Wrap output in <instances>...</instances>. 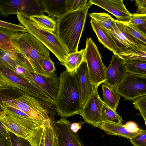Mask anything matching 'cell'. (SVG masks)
Wrapping results in <instances>:
<instances>
[{
  "mask_svg": "<svg viewBox=\"0 0 146 146\" xmlns=\"http://www.w3.org/2000/svg\"><path fill=\"white\" fill-rule=\"evenodd\" d=\"M59 78V88L54 104L57 115L66 118L79 114L82 106L76 70H66L60 73Z\"/></svg>",
  "mask_w": 146,
  "mask_h": 146,
  "instance_id": "1",
  "label": "cell"
},
{
  "mask_svg": "<svg viewBox=\"0 0 146 146\" xmlns=\"http://www.w3.org/2000/svg\"><path fill=\"white\" fill-rule=\"evenodd\" d=\"M92 5L89 0L84 7L76 11L68 12L57 23L56 33L69 54L78 51L88 11Z\"/></svg>",
  "mask_w": 146,
  "mask_h": 146,
  "instance_id": "2",
  "label": "cell"
},
{
  "mask_svg": "<svg viewBox=\"0 0 146 146\" xmlns=\"http://www.w3.org/2000/svg\"><path fill=\"white\" fill-rule=\"evenodd\" d=\"M0 121L10 132L27 140L33 146H39L46 121L19 116L3 109L0 112Z\"/></svg>",
  "mask_w": 146,
  "mask_h": 146,
  "instance_id": "3",
  "label": "cell"
},
{
  "mask_svg": "<svg viewBox=\"0 0 146 146\" xmlns=\"http://www.w3.org/2000/svg\"><path fill=\"white\" fill-rule=\"evenodd\" d=\"M0 104L18 108L34 119L46 121L55 118L56 108L54 104L38 100L29 95L18 92H13Z\"/></svg>",
  "mask_w": 146,
  "mask_h": 146,
  "instance_id": "4",
  "label": "cell"
},
{
  "mask_svg": "<svg viewBox=\"0 0 146 146\" xmlns=\"http://www.w3.org/2000/svg\"><path fill=\"white\" fill-rule=\"evenodd\" d=\"M17 19L20 24L26 29L27 32L44 44L58 60L64 62L69 54L68 51L56 33L42 27L30 17L18 13Z\"/></svg>",
  "mask_w": 146,
  "mask_h": 146,
  "instance_id": "5",
  "label": "cell"
},
{
  "mask_svg": "<svg viewBox=\"0 0 146 146\" xmlns=\"http://www.w3.org/2000/svg\"><path fill=\"white\" fill-rule=\"evenodd\" d=\"M0 90L16 91L54 104V101L38 85L29 82L1 64Z\"/></svg>",
  "mask_w": 146,
  "mask_h": 146,
  "instance_id": "6",
  "label": "cell"
},
{
  "mask_svg": "<svg viewBox=\"0 0 146 146\" xmlns=\"http://www.w3.org/2000/svg\"><path fill=\"white\" fill-rule=\"evenodd\" d=\"M19 50L27 60L31 72L44 76L43 65L45 59L50 56L49 50L33 36L24 32L19 38Z\"/></svg>",
  "mask_w": 146,
  "mask_h": 146,
  "instance_id": "7",
  "label": "cell"
},
{
  "mask_svg": "<svg viewBox=\"0 0 146 146\" xmlns=\"http://www.w3.org/2000/svg\"><path fill=\"white\" fill-rule=\"evenodd\" d=\"M84 59L88 69L90 80L95 88L106 80L107 68L104 64L96 44L90 37L86 41Z\"/></svg>",
  "mask_w": 146,
  "mask_h": 146,
  "instance_id": "8",
  "label": "cell"
},
{
  "mask_svg": "<svg viewBox=\"0 0 146 146\" xmlns=\"http://www.w3.org/2000/svg\"><path fill=\"white\" fill-rule=\"evenodd\" d=\"M41 0H0V14L6 17L19 12L29 17L44 14Z\"/></svg>",
  "mask_w": 146,
  "mask_h": 146,
  "instance_id": "9",
  "label": "cell"
},
{
  "mask_svg": "<svg viewBox=\"0 0 146 146\" xmlns=\"http://www.w3.org/2000/svg\"><path fill=\"white\" fill-rule=\"evenodd\" d=\"M114 89L125 100H133L146 95V76L128 72Z\"/></svg>",
  "mask_w": 146,
  "mask_h": 146,
  "instance_id": "10",
  "label": "cell"
},
{
  "mask_svg": "<svg viewBox=\"0 0 146 146\" xmlns=\"http://www.w3.org/2000/svg\"><path fill=\"white\" fill-rule=\"evenodd\" d=\"M103 28L112 39L117 49V55L126 51L139 49L146 45L141 43L127 33L119 22L116 20L115 25L111 30Z\"/></svg>",
  "mask_w": 146,
  "mask_h": 146,
  "instance_id": "11",
  "label": "cell"
},
{
  "mask_svg": "<svg viewBox=\"0 0 146 146\" xmlns=\"http://www.w3.org/2000/svg\"><path fill=\"white\" fill-rule=\"evenodd\" d=\"M103 103L98 94V89L95 88L79 114L86 123L95 127H100L102 123L101 114Z\"/></svg>",
  "mask_w": 146,
  "mask_h": 146,
  "instance_id": "12",
  "label": "cell"
},
{
  "mask_svg": "<svg viewBox=\"0 0 146 146\" xmlns=\"http://www.w3.org/2000/svg\"><path fill=\"white\" fill-rule=\"evenodd\" d=\"M58 133V146H84L78 133L70 128L71 124L66 118L56 121Z\"/></svg>",
  "mask_w": 146,
  "mask_h": 146,
  "instance_id": "13",
  "label": "cell"
},
{
  "mask_svg": "<svg viewBox=\"0 0 146 146\" xmlns=\"http://www.w3.org/2000/svg\"><path fill=\"white\" fill-rule=\"evenodd\" d=\"M127 72L124 60L117 54H113L110 64L107 68L106 80L104 83L114 88L122 80Z\"/></svg>",
  "mask_w": 146,
  "mask_h": 146,
  "instance_id": "14",
  "label": "cell"
},
{
  "mask_svg": "<svg viewBox=\"0 0 146 146\" xmlns=\"http://www.w3.org/2000/svg\"><path fill=\"white\" fill-rule=\"evenodd\" d=\"M92 5L100 7L111 13L121 22H127L132 13L127 10L122 0H91Z\"/></svg>",
  "mask_w": 146,
  "mask_h": 146,
  "instance_id": "15",
  "label": "cell"
},
{
  "mask_svg": "<svg viewBox=\"0 0 146 146\" xmlns=\"http://www.w3.org/2000/svg\"><path fill=\"white\" fill-rule=\"evenodd\" d=\"M32 79L54 102L58 91L59 77L54 72L48 76L31 72Z\"/></svg>",
  "mask_w": 146,
  "mask_h": 146,
  "instance_id": "16",
  "label": "cell"
},
{
  "mask_svg": "<svg viewBox=\"0 0 146 146\" xmlns=\"http://www.w3.org/2000/svg\"><path fill=\"white\" fill-rule=\"evenodd\" d=\"M76 73L83 107L95 88L90 80L86 62L85 59L76 69Z\"/></svg>",
  "mask_w": 146,
  "mask_h": 146,
  "instance_id": "17",
  "label": "cell"
},
{
  "mask_svg": "<svg viewBox=\"0 0 146 146\" xmlns=\"http://www.w3.org/2000/svg\"><path fill=\"white\" fill-rule=\"evenodd\" d=\"M24 33L0 27V50L4 51L21 52L19 47L18 41Z\"/></svg>",
  "mask_w": 146,
  "mask_h": 146,
  "instance_id": "18",
  "label": "cell"
},
{
  "mask_svg": "<svg viewBox=\"0 0 146 146\" xmlns=\"http://www.w3.org/2000/svg\"><path fill=\"white\" fill-rule=\"evenodd\" d=\"M44 12L56 23L68 12L66 0H41Z\"/></svg>",
  "mask_w": 146,
  "mask_h": 146,
  "instance_id": "19",
  "label": "cell"
},
{
  "mask_svg": "<svg viewBox=\"0 0 146 146\" xmlns=\"http://www.w3.org/2000/svg\"><path fill=\"white\" fill-rule=\"evenodd\" d=\"M100 128L108 134L124 137L129 140L142 131L131 132L128 131L124 125L110 122H102Z\"/></svg>",
  "mask_w": 146,
  "mask_h": 146,
  "instance_id": "20",
  "label": "cell"
},
{
  "mask_svg": "<svg viewBox=\"0 0 146 146\" xmlns=\"http://www.w3.org/2000/svg\"><path fill=\"white\" fill-rule=\"evenodd\" d=\"M90 23L92 28L96 33L99 42L105 47L111 51L114 54H117L116 46L109 34L102 26L92 19Z\"/></svg>",
  "mask_w": 146,
  "mask_h": 146,
  "instance_id": "21",
  "label": "cell"
},
{
  "mask_svg": "<svg viewBox=\"0 0 146 146\" xmlns=\"http://www.w3.org/2000/svg\"><path fill=\"white\" fill-rule=\"evenodd\" d=\"M44 146H58V133L55 118L46 121L44 127Z\"/></svg>",
  "mask_w": 146,
  "mask_h": 146,
  "instance_id": "22",
  "label": "cell"
},
{
  "mask_svg": "<svg viewBox=\"0 0 146 146\" xmlns=\"http://www.w3.org/2000/svg\"><path fill=\"white\" fill-rule=\"evenodd\" d=\"M102 96L104 103L114 111H116L120 99V96L114 88L104 84H102Z\"/></svg>",
  "mask_w": 146,
  "mask_h": 146,
  "instance_id": "23",
  "label": "cell"
},
{
  "mask_svg": "<svg viewBox=\"0 0 146 146\" xmlns=\"http://www.w3.org/2000/svg\"><path fill=\"white\" fill-rule=\"evenodd\" d=\"M85 49L69 54L65 61L60 64L64 66L66 70L71 72L75 71L84 60Z\"/></svg>",
  "mask_w": 146,
  "mask_h": 146,
  "instance_id": "24",
  "label": "cell"
},
{
  "mask_svg": "<svg viewBox=\"0 0 146 146\" xmlns=\"http://www.w3.org/2000/svg\"><path fill=\"white\" fill-rule=\"evenodd\" d=\"M89 16L107 30H111L115 25V20L107 13L94 12L90 13Z\"/></svg>",
  "mask_w": 146,
  "mask_h": 146,
  "instance_id": "25",
  "label": "cell"
},
{
  "mask_svg": "<svg viewBox=\"0 0 146 146\" xmlns=\"http://www.w3.org/2000/svg\"><path fill=\"white\" fill-rule=\"evenodd\" d=\"M127 72L146 76V60H124Z\"/></svg>",
  "mask_w": 146,
  "mask_h": 146,
  "instance_id": "26",
  "label": "cell"
},
{
  "mask_svg": "<svg viewBox=\"0 0 146 146\" xmlns=\"http://www.w3.org/2000/svg\"><path fill=\"white\" fill-rule=\"evenodd\" d=\"M18 53L0 50V64L14 72L16 67L20 65L18 62Z\"/></svg>",
  "mask_w": 146,
  "mask_h": 146,
  "instance_id": "27",
  "label": "cell"
},
{
  "mask_svg": "<svg viewBox=\"0 0 146 146\" xmlns=\"http://www.w3.org/2000/svg\"><path fill=\"white\" fill-rule=\"evenodd\" d=\"M101 119L102 122H110L122 124L123 119L116 111H114L106 105L104 102L101 111Z\"/></svg>",
  "mask_w": 146,
  "mask_h": 146,
  "instance_id": "28",
  "label": "cell"
},
{
  "mask_svg": "<svg viewBox=\"0 0 146 146\" xmlns=\"http://www.w3.org/2000/svg\"><path fill=\"white\" fill-rule=\"evenodd\" d=\"M124 30L141 43L146 44V34L138 27L126 22L119 21Z\"/></svg>",
  "mask_w": 146,
  "mask_h": 146,
  "instance_id": "29",
  "label": "cell"
},
{
  "mask_svg": "<svg viewBox=\"0 0 146 146\" xmlns=\"http://www.w3.org/2000/svg\"><path fill=\"white\" fill-rule=\"evenodd\" d=\"M118 55L124 60H146V45L139 49L126 51Z\"/></svg>",
  "mask_w": 146,
  "mask_h": 146,
  "instance_id": "30",
  "label": "cell"
},
{
  "mask_svg": "<svg viewBox=\"0 0 146 146\" xmlns=\"http://www.w3.org/2000/svg\"><path fill=\"white\" fill-rule=\"evenodd\" d=\"M30 17L46 29L53 33L56 32L57 23L48 16L43 14Z\"/></svg>",
  "mask_w": 146,
  "mask_h": 146,
  "instance_id": "31",
  "label": "cell"
},
{
  "mask_svg": "<svg viewBox=\"0 0 146 146\" xmlns=\"http://www.w3.org/2000/svg\"><path fill=\"white\" fill-rule=\"evenodd\" d=\"M133 106L139 111L143 117L146 127V95L138 97L133 100Z\"/></svg>",
  "mask_w": 146,
  "mask_h": 146,
  "instance_id": "32",
  "label": "cell"
},
{
  "mask_svg": "<svg viewBox=\"0 0 146 146\" xmlns=\"http://www.w3.org/2000/svg\"><path fill=\"white\" fill-rule=\"evenodd\" d=\"M0 146H13L10 132L0 124Z\"/></svg>",
  "mask_w": 146,
  "mask_h": 146,
  "instance_id": "33",
  "label": "cell"
},
{
  "mask_svg": "<svg viewBox=\"0 0 146 146\" xmlns=\"http://www.w3.org/2000/svg\"><path fill=\"white\" fill-rule=\"evenodd\" d=\"M87 0H66L68 12L78 10L87 4Z\"/></svg>",
  "mask_w": 146,
  "mask_h": 146,
  "instance_id": "34",
  "label": "cell"
},
{
  "mask_svg": "<svg viewBox=\"0 0 146 146\" xmlns=\"http://www.w3.org/2000/svg\"><path fill=\"white\" fill-rule=\"evenodd\" d=\"M146 22V14H141L136 13L132 14L130 19L127 22L128 24L138 27L144 24Z\"/></svg>",
  "mask_w": 146,
  "mask_h": 146,
  "instance_id": "35",
  "label": "cell"
},
{
  "mask_svg": "<svg viewBox=\"0 0 146 146\" xmlns=\"http://www.w3.org/2000/svg\"><path fill=\"white\" fill-rule=\"evenodd\" d=\"M130 141L134 146H146V129L130 139Z\"/></svg>",
  "mask_w": 146,
  "mask_h": 146,
  "instance_id": "36",
  "label": "cell"
},
{
  "mask_svg": "<svg viewBox=\"0 0 146 146\" xmlns=\"http://www.w3.org/2000/svg\"><path fill=\"white\" fill-rule=\"evenodd\" d=\"M0 27L13 31L27 32L25 28L21 24H15L1 20L0 21Z\"/></svg>",
  "mask_w": 146,
  "mask_h": 146,
  "instance_id": "37",
  "label": "cell"
},
{
  "mask_svg": "<svg viewBox=\"0 0 146 146\" xmlns=\"http://www.w3.org/2000/svg\"><path fill=\"white\" fill-rule=\"evenodd\" d=\"M43 69L45 76L55 72L56 69L54 62L51 59L50 56L44 60L43 65Z\"/></svg>",
  "mask_w": 146,
  "mask_h": 146,
  "instance_id": "38",
  "label": "cell"
},
{
  "mask_svg": "<svg viewBox=\"0 0 146 146\" xmlns=\"http://www.w3.org/2000/svg\"><path fill=\"white\" fill-rule=\"evenodd\" d=\"M10 134L13 146H33L27 140L18 137L10 132Z\"/></svg>",
  "mask_w": 146,
  "mask_h": 146,
  "instance_id": "39",
  "label": "cell"
},
{
  "mask_svg": "<svg viewBox=\"0 0 146 146\" xmlns=\"http://www.w3.org/2000/svg\"><path fill=\"white\" fill-rule=\"evenodd\" d=\"M135 1V5L137 7L136 13L146 14V0H136Z\"/></svg>",
  "mask_w": 146,
  "mask_h": 146,
  "instance_id": "40",
  "label": "cell"
},
{
  "mask_svg": "<svg viewBox=\"0 0 146 146\" xmlns=\"http://www.w3.org/2000/svg\"><path fill=\"white\" fill-rule=\"evenodd\" d=\"M124 125L128 131L131 132H136L143 130V129L138 127L135 122L132 121L127 122Z\"/></svg>",
  "mask_w": 146,
  "mask_h": 146,
  "instance_id": "41",
  "label": "cell"
},
{
  "mask_svg": "<svg viewBox=\"0 0 146 146\" xmlns=\"http://www.w3.org/2000/svg\"><path fill=\"white\" fill-rule=\"evenodd\" d=\"M84 122L82 121L77 123H71L70 126L71 129L74 132H77L79 129H81L82 125Z\"/></svg>",
  "mask_w": 146,
  "mask_h": 146,
  "instance_id": "42",
  "label": "cell"
},
{
  "mask_svg": "<svg viewBox=\"0 0 146 146\" xmlns=\"http://www.w3.org/2000/svg\"><path fill=\"white\" fill-rule=\"evenodd\" d=\"M140 30L146 34V22L145 23L138 27Z\"/></svg>",
  "mask_w": 146,
  "mask_h": 146,
  "instance_id": "43",
  "label": "cell"
},
{
  "mask_svg": "<svg viewBox=\"0 0 146 146\" xmlns=\"http://www.w3.org/2000/svg\"><path fill=\"white\" fill-rule=\"evenodd\" d=\"M39 146H44V131L42 135Z\"/></svg>",
  "mask_w": 146,
  "mask_h": 146,
  "instance_id": "44",
  "label": "cell"
}]
</instances>
